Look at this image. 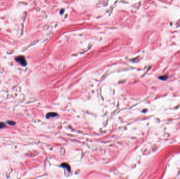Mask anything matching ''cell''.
<instances>
[{"label": "cell", "instance_id": "1", "mask_svg": "<svg viewBox=\"0 0 180 179\" xmlns=\"http://www.w3.org/2000/svg\"><path fill=\"white\" fill-rule=\"evenodd\" d=\"M15 60L19 63L21 66L25 67L27 65V61L25 57L23 55H20L15 57Z\"/></svg>", "mask_w": 180, "mask_h": 179}, {"label": "cell", "instance_id": "2", "mask_svg": "<svg viewBox=\"0 0 180 179\" xmlns=\"http://www.w3.org/2000/svg\"><path fill=\"white\" fill-rule=\"evenodd\" d=\"M57 116V113L55 112H49L46 115V118H50V117H54Z\"/></svg>", "mask_w": 180, "mask_h": 179}, {"label": "cell", "instance_id": "3", "mask_svg": "<svg viewBox=\"0 0 180 179\" xmlns=\"http://www.w3.org/2000/svg\"><path fill=\"white\" fill-rule=\"evenodd\" d=\"M62 167H63L64 168H65L66 169H67L68 171H70V170H71V168H70V166L67 164L66 163H62L61 166Z\"/></svg>", "mask_w": 180, "mask_h": 179}, {"label": "cell", "instance_id": "4", "mask_svg": "<svg viewBox=\"0 0 180 179\" xmlns=\"http://www.w3.org/2000/svg\"><path fill=\"white\" fill-rule=\"evenodd\" d=\"M7 123H8L9 125L10 126H14L15 125V124H16V123H15V122L13 121H12V120H8V121H7Z\"/></svg>", "mask_w": 180, "mask_h": 179}, {"label": "cell", "instance_id": "5", "mask_svg": "<svg viewBox=\"0 0 180 179\" xmlns=\"http://www.w3.org/2000/svg\"><path fill=\"white\" fill-rule=\"evenodd\" d=\"M5 127V124L4 122H0V129H2Z\"/></svg>", "mask_w": 180, "mask_h": 179}]
</instances>
